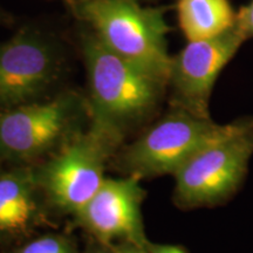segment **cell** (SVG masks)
<instances>
[{
  "label": "cell",
  "mask_w": 253,
  "mask_h": 253,
  "mask_svg": "<svg viewBox=\"0 0 253 253\" xmlns=\"http://www.w3.org/2000/svg\"><path fill=\"white\" fill-rule=\"evenodd\" d=\"M253 155V120H242L204 145L173 173L175 203L191 209L220 203L236 191Z\"/></svg>",
  "instance_id": "6"
},
{
  "label": "cell",
  "mask_w": 253,
  "mask_h": 253,
  "mask_svg": "<svg viewBox=\"0 0 253 253\" xmlns=\"http://www.w3.org/2000/svg\"><path fill=\"white\" fill-rule=\"evenodd\" d=\"M177 21L188 41L209 39L235 26L237 12L229 0H177Z\"/></svg>",
  "instance_id": "11"
},
{
  "label": "cell",
  "mask_w": 253,
  "mask_h": 253,
  "mask_svg": "<svg viewBox=\"0 0 253 253\" xmlns=\"http://www.w3.org/2000/svg\"><path fill=\"white\" fill-rule=\"evenodd\" d=\"M67 9L107 48L168 88L171 55L166 7L143 6L135 0H84Z\"/></svg>",
  "instance_id": "3"
},
{
  "label": "cell",
  "mask_w": 253,
  "mask_h": 253,
  "mask_svg": "<svg viewBox=\"0 0 253 253\" xmlns=\"http://www.w3.org/2000/svg\"><path fill=\"white\" fill-rule=\"evenodd\" d=\"M50 21L27 20L0 42V110L46 99L66 88L69 39Z\"/></svg>",
  "instance_id": "2"
},
{
  "label": "cell",
  "mask_w": 253,
  "mask_h": 253,
  "mask_svg": "<svg viewBox=\"0 0 253 253\" xmlns=\"http://www.w3.org/2000/svg\"><path fill=\"white\" fill-rule=\"evenodd\" d=\"M233 123L218 125L182 108L170 112L123 150L121 167L137 178L175 173L204 145L232 129Z\"/></svg>",
  "instance_id": "7"
},
{
  "label": "cell",
  "mask_w": 253,
  "mask_h": 253,
  "mask_svg": "<svg viewBox=\"0 0 253 253\" xmlns=\"http://www.w3.org/2000/svg\"><path fill=\"white\" fill-rule=\"evenodd\" d=\"M50 1H61L66 5V7H71V6H74L79 4V2L84 1V0H50Z\"/></svg>",
  "instance_id": "17"
},
{
  "label": "cell",
  "mask_w": 253,
  "mask_h": 253,
  "mask_svg": "<svg viewBox=\"0 0 253 253\" xmlns=\"http://www.w3.org/2000/svg\"><path fill=\"white\" fill-rule=\"evenodd\" d=\"M75 46L86 71L84 95L91 120L123 137L156 110L167 84L113 53L80 21L75 25Z\"/></svg>",
  "instance_id": "1"
},
{
  "label": "cell",
  "mask_w": 253,
  "mask_h": 253,
  "mask_svg": "<svg viewBox=\"0 0 253 253\" xmlns=\"http://www.w3.org/2000/svg\"><path fill=\"white\" fill-rule=\"evenodd\" d=\"M122 140L90 119L88 128L36 168L45 198L58 210L77 216L103 183L106 164Z\"/></svg>",
  "instance_id": "5"
},
{
  "label": "cell",
  "mask_w": 253,
  "mask_h": 253,
  "mask_svg": "<svg viewBox=\"0 0 253 253\" xmlns=\"http://www.w3.org/2000/svg\"><path fill=\"white\" fill-rule=\"evenodd\" d=\"M236 25L246 40L253 38V0H250L249 4L237 12Z\"/></svg>",
  "instance_id": "13"
},
{
  "label": "cell",
  "mask_w": 253,
  "mask_h": 253,
  "mask_svg": "<svg viewBox=\"0 0 253 253\" xmlns=\"http://www.w3.org/2000/svg\"><path fill=\"white\" fill-rule=\"evenodd\" d=\"M91 253H107V252L102 251V250H96V251H94V252H91Z\"/></svg>",
  "instance_id": "18"
},
{
  "label": "cell",
  "mask_w": 253,
  "mask_h": 253,
  "mask_svg": "<svg viewBox=\"0 0 253 253\" xmlns=\"http://www.w3.org/2000/svg\"><path fill=\"white\" fill-rule=\"evenodd\" d=\"M140 178H104L99 190L77 216L87 231L103 243L123 240L145 249L141 205L144 191Z\"/></svg>",
  "instance_id": "9"
},
{
  "label": "cell",
  "mask_w": 253,
  "mask_h": 253,
  "mask_svg": "<svg viewBox=\"0 0 253 253\" xmlns=\"http://www.w3.org/2000/svg\"><path fill=\"white\" fill-rule=\"evenodd\" d=\"M145 251L148 253H186L182 248L172 245H148L145 246Z\"/></svg>",
  "instance_id": "14"
},
{
  "label": "cell",
  "mask_w": 253,
  "mask_h": 253,
  "mask_svg": "<svg viewBox=\"0 0 253 253\" xmlns=\"http://www.w3.org/2000/svg\"><path fill=\"white\" fill-rule=\"evenodd\" d=\"M135 1H138V2H141V1H149V0H135Z\"/></svg>",
  "instance_id": "19"
},
{
  "label": "cell",
  "mask_w": 253,
  "mask_h": 253,
  "mask_svg": "<svg viewBox=\"0 0 253 253\" xmlns=\"http://www.w3.org/2000/svg\"><path fill=\"white\" fill-rule=\"evenodd\" d=\"M43 196L34 166L0 173V238L25 236L45 220Z\"/></svg>",
  "instance_id": "10"
},
{
  "label": "cell",
  "mask_w": 253,
  "mask_h": 253,
  "mask_svg": "<svg viewBox=\"0 0 253 253\" xmlns=\"http://www.w3.org/2000/svg\"><path fill=\"white\" fill-rule=\"evenodd\" d=\"M17 253H75V246L68 237L49 233L31 240Z\"/></svg>",
  "instance_id": "12"
},
{
  "label": "cell",
  "mask_w": 253,
  "mask_h": 253,
  "mask_svg": "<svg viewBox=\"0 0 253 253\" xmlns=\"http://www.w3.org/2000/svg\"><path fill=\"white\" fill-rule=\"evenodd\" d=\"M89 119L86 95L72 88L0 110V157L32 166L61 149Z\"/></svg>",
  "instance_id": "4"
},
{
  "label": "cell",
  "mask_w": 253,
  "mask_h": 253,
  "mask_svg": "<svg viewBox=\"0 0 253 253\" xmlns=\"http://www.w3.org/2000/svg\"><path fill=\"white\" fill-rule=\"evenodd\" d=\"M13 23L14 18L0 6V26H1V25H6V26H7V25H12Z\"/></svg>",
  "instance_id": "15"
},
{
  "label": "cell",
  "mask_w": 253,
  "mask_h": 253,
  "mask_svg": "<svg viewBox=\"0 0 253 253\" xmlns=\"http://www.w3.org/2000/svg\"><path fill=\"white\" fill-rule=\"evenodd\" d=\"M245 40L235 24L217 37L188 41L171 56L168 79L171 107L211 119L209 103L214 84Z\"/></svg>",
  "instance_id": "8"
},
{
  "label": "cell",
  "mask_w": 253,
  "mask_h": 253,
  "mask_svg": "<svg viewBox=\"0 0 253 253\" xmlns=\"http://www.w3.org/2000/svg\"><path fill=\"white\" fill-rule=\"evenodd\" d=\"M118 253H148V252L145 251V249L137 248V246H134L130 244H126L123 245L122 248H120V250H118Z\"/></svg>",
  "instance_id": "16"
}]
</instances>
